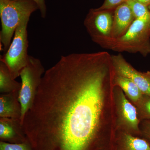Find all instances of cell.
Returning a JSON list of instances; mask_svg holds the SVG:
<instances>
[{"label":"cell","mask_w":150,"mask_h":150,"mask_svg":"<svg viewBox=\"0 0 150 150\" xmlns=\"http://www.w3.org/2000/svg\"><path fill=\"white\" fill-rule=\"evenodd\" d=\"M115 75L107 51L61 56L23 122L31 149L94 150L105 89Z\"/></svg>","instance_id":"1"},{"label":"cell","mask_w":150,"mask_h":150,"mask_svg":"<svg viewBox=\"0 0 150 150\" xmlns=\"http://www.w3.org/2000/svg\"><path fill=\"white\" fill-rule=\"evenodd\" d=\"M102 47L116 52L139 53L146 57L150 54V19H136L124 35L110 38Z\"/></svg>","instance_id":"2"},{"label":"cell","mask_w":150,"mask_h":150,"mask_svg":"<svg viewBox=\"0 0 150 150\" xmlns=\"http://www.w3.org/2000/svg\"><path fill=\"white\" fill-rule=\"evenodd\" d=\"M32 0H0L1 29L0 42L5 53L9 47L17 27L23 18L38 9Z\"/></svg>","instance_id":"3"},{"label":"cell","mask_w":150,"mask_h":150,"mask_svg":"<svg viewBox=\"0 0 150 150\" xmlns=\"http://www.w3.org/2000/svg\"><path fill=\"white\" fill-rule=\"evenodd\" d=\"M30 17L23 18L19 23L9 47L0 59V61L8 67L14 79L20 76L22 70L27 65L29 60L27 26Z\"/></svg>","instance_id":"4"},{"label":"cell","mask_w":150,"mask_h":150,"mask_svg":"<svg viewBox=\"0 0 150 150\" xmlns=\"http://www.w3.org/2000/svg\"><path fill=\"white\" fill-rule=\"evenodd\" d=\"M45 71L40 60L29 56L28 63L22 70L20 75L22 85L19 92V101L21 105L22 124L26 112L32 107L38 89Z\"/></svg>","instance_id":"5"},{"label":"cell","mask_w":150,"mask_h":150,"mask_svg":"<svg viewBox=\"0 0 150 150\" xmlns=\"http://www.w3.org/2000/svg\"><path fill=\"white\" fill-rule=\"evenodd\" d=\"M114 10L92 9L85 19L84 25L91 40L101 47L111 38Z\"/></svg>","instance_id":"6"},{"label":"cell","mask_w":150,"mask_h":150,"mask_svg":"<svg viewBox=\"0 0 150 150\" xmlns=\"http://www.w3.org/2000/svg\"><path fill=\"white\" fill-rule=\"evenodd\" d=\"M115 73L132 81L143 94L150 96V81L144 73L135 69L126 61L122 54L111 55Z\"/></svg>","instance_id":"7"},{"label":"cell","mask_w":150,"mask_h":150,"mask_svg":"<svg viewBox=\"0 0 150 150\" xmlns=\"http://www.w3.org/2000/svg\"><path fill=\"white\" fill-rule=\"evenodd\" d=\"M0 140L11 144L28 142L21 120L0 117Z\"/></svg>","instance_id":"8"},{"label":"cell","mask_w":150,"mask_h":150,"mask_svg":"<svg viewBox=\"0 0 150 150\" xmlns=\"http://www.w3.org/2000/svg\"><path fill=\"white\" fill-rule=\"evenodd\" d=\"M136 19L130 7L125 2L115 9L111 38H117L123 36Z\"/></svg>","instance_id":"9"},{"label":"cell","mask_w":150,"mask_h":150,"mask_svg":"<svg viewBox=\"0 0 150 150\" xmlns=\"http://www.w3.org/2000/svg\"><path fill=\"white\" fill-rule=\"evenodd\" d=\"M20 91L0 95V117L21 120V107L19 101Z\"/></svg>","instance_id":"10"},{"label":"cell","mask_w":150,"mask_h":150,"mask_svg":"<svg viewBox=\"0 0 150 150\" xmlns=\"http://www.w3.org/2000/svg\"><path fill=\"white\" fill-rule=\"evenodd\" d=\"M118 103L123 120L131 129L138 131L139 121L136 108L129 102L121 91L119 93Z\"/></svg>","instance_id":"11"},{"label":"cell","mask_w":150,"mask_h":150,"mask_svg":"<svg viewBox=\"0 0 150 150\" xmlns=\"http://www.w3.org/2000/svg\"><path fill=\"white\" fill-rule=\"evenodd\" d=\"M21 85V83L17 81L12 78L7 65L4 62L0 61L1 93L20 91Z\"/></svg>","instance_id":"12"},{"label":"cell","mask_w":150,"mask_h":150,"mask_svg":"<svg viewBox=\"0 0 150 150\" xmlns=\"http://www.w3.org/2000/svg\"><path fill=\"white\" fill-rule=\"evenodd\" d=\"M114 83L120 87L126 95L134 102H139L142 99L143 93L141 90L129 79L115 73Z\"/></svg>","instance_id":"13"},{"label":"cell","mask_w":150,"mask_h":150,"mask_svg":"<svg viewBox=\"0 0 150 150\" xmlns=\"http://www.w3.org/2000/svg\"><path fill=\"white\" fill-rule=\"evenodd\" d=\"M123 142L125 150H150L149 142L130 134H125Z\"/></svg>","instance_id":"14"},{"label":"cell","mask_w":150,"mask_h":150,"mask_svg":"<svg viewBox=\"0 0 150 150\" xmlns=\"http://www.w3.org/2000/svg\"><path fill=\"white\" fill-rule=\"evenodd\" d=\"M125 2L130 7L135 19H150V11L148 6L136 0H126Z\"/></svg>","instance_id":"15"},{"label":"cell","mask_w":150,"mask_h":150,"mask_svg":"<svg viewBox=\"0 0 150 150\" xmlns=\"http://www.w3.org/2000/svg\"><path fill=\"white\" fill-rule=\"evenodd\" d=\"M0 150H32L28 142L21 144H11L0 141Z\"/></svg>","instance_id":"16"},{"label":"cell","mask_w":150,"mask_h":150,"mask_svg":"<svg viewBox=\"0 0 150 150\" xmlns=\"http://www.w3.org/2000/svg\"><path fill=\"white\" fill-rule=\"evenodd\" d=\"M125 0H105L101 6L97 8L99 10L115 9L117 6L124 2Z\"/></svg>","instance_id":"17"},{"label":"cell","mask_w":150,"mask_h":150,"mask_svg":"<svg viewBox=\"0 0 150 150\" xmlns=\"http://www.w3.org/2000/svg\"><path fill=\"white\" fill-rule=\"evenodd\" d=\"M144 99H142L141 108L142 112L146 118H150V96H147Z\"/></svg>","instance_id":"18"},{"label":"cell","mask_w":150,"mask_h":150,"mask_svg":"<svg viewBox=\"0 0 150 150\" xmlns=\"http://www.w3.org/2000/svg\"><path fill=\"white\" fill-rule=\"evenodd\" d=\"M18 1V0H13ZM37 4L38 9L40 11L41 17L45 18L46 15V6L45 0H32Z\"/></svg>","instance_id":"19"},{"label":"cell","mask_w":150,"mask_h":150,"mask_svg":"<svg viewBox=\"0 0 150 150\" xmlns=\"http://www.w3.org/2000/svg\"><path fill=\"white\" fill-rule=\"evenodd\" d=\"M145 132L150 138V121L145 123Z\"/></svg>","instance_id":"20"},{"label":"cell","mask_w":150,"mask_h":150,"mask_svg":"<svg viewBox=\"0 0 150 150\" xmlns=\"http://www.w3.org/2000/svg\"><path fill=\"white\" fill-rule=\"evenodd\" d=\"M126 0H125L124 2ZM137 1L145 5V6H149L150 4V0H136Z\"/></svg>","instance_id":"21"},{"label":"cell","mask_w":150,"mask_h":150,"mask_svg":"<svg viewBox=\"0 0 150 150\" xmlns=\"http://www.w3.org/2000/svg\"><path fill=\"white\" fill-rule=\"evenodd\" d=\"M146 76L149 79V80L150 81V71H148L147 72L144 73Z\"/></svg>","instance_id":"22"},{"label":"cell","mask_w":150,"mask_h":150,"mask_svg":"<svg viewBox=\"0 0 150 150\" xmlns=\"http://www.w3.org/2000/svg\"><path fill=\"white\" fill-rule=\"evenodd\" d=\"M148 8H149V11H150V4L149 5V6H148Z\"/></svg>","instance_id":"23"}]
</instances>
